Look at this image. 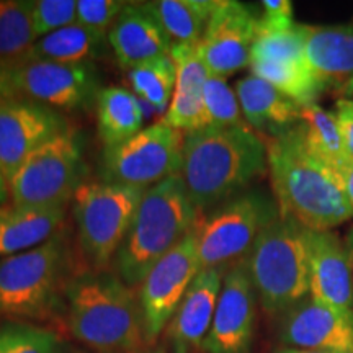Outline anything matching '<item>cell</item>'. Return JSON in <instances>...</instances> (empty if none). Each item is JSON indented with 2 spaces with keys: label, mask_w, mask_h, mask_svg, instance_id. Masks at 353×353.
Listing matches in <instances>:
<instances>
[{
  "label": "cell",
  "mask_w": 353,
  "mask_h": 353,
  "mask_svg": "<svg viewBox=\"0 0 353 353\" xmlns=\"http://www.w3.org/2000/svg\"><path fill=\"white\" fill-rule=\"evenodd\" d=\"M267 167V144L247 125L183 136L180 175L198 214L241 195Z\"/></svg>",
  "instance_id": "1"
},
{
  "label": "cell",
  "mask_w": 353,
  "mask_h": 353,
  "mask_svg": "<svg viewBox=\"0 0 353 353\" xmlns=\"http://www.w3.org/2000/svg\"><path fill=\"white\" fill-rule=\"evenodd\" d=\"M267 161L281 218L309 231H332L353 218L335 170L307 152L296 126L272 136Z\"/></svg>",
  "instance_id": "2"
},
{
  "label": "cell",
  "mask_w": 353,
  "mask_h": 353,
  "mask_svg": "<svg viewBox=\"0 0 353 353\" xmlns=\"http://www.w3.org/2000/svg\"><path fill=\"white\" fill-rule=\"evenodd\" d=\"M69 332L100 352H132L144 339L139 301L120 276L85 272L64 288Z\"/></svg>",
  "instance_id": "3"
},
{
  "label": "cell",
  "mask_w": 353,
  "mask_h": 353,
  "mask_svg": "<svg viewBox=\"0 0 353 353\" xmlns=\"http://www.w3.org/2000/svg\"><path fill=\"white\" fill-rule=\"evenodd\" d=\"M196 223L198 213L182 175L145 188L130 232L114 257L118 275L130 288L141 285L154 265L185 239Z\"/></svg>",
  "instance_id": "4"
},
{
  "label": "cell",
  "mask_w": 353,
  "mask_h": 353,
  "mask_svg": "<svg viewBox=\"0 0 353 353\" xmlns=\"http://www.w3.org/2000/svg\"><path fill=\"white\" fill-rule=\"evenodd\" d=\"M306 232L296 221L278 216L247 255V270L268 316H283L309 296Z\"/></svg>",
  "instance_id": "5"
},
{
  "label": "cell",
  "mask_w": 353,
  "mask_h": 353,
  "mask_svg": "<svg viewBox=\"0 0 353 353\" xmlns=\"http://www.w3.org/2000/svg\"><path fill=\"white\" fill-rule=\"evenodd\" d=\"M278 216L276 201L259 190L242 192L210 211L193 229L201 270L226 272L229 265L245 260L260 234Z\"/></svg>",
  "instance_id": "6"
},
{
  "label": "cell",
  "mask_w": 353,
  "mask_h": 353,
  "mask_svg": "<svg viewBox=\"0 0 353 353\" xmlns=\"http://www.w3.org/2000/svg\"><path fill=\"white\" fill-rule=\"evenodd\" d=\"M68 245L57 232L44 244L0 262V316L46 319L57 301Z\"/></svg>",
  "instance_id": "7"
},
{
  "label": "cell",
  "mask_w": 353,
  "mask_h": 353,
  "mask_svg": "<svg viewBox=\"0 0 353 353\" xmlns=\"http://www.w3.org/2000/svg\"><path fill=\"white\" fill-rule=\"evenodd\" d=\"M83 141L76 130L44 143L21 164L8 183L13 205L34 208H64L83 183Z\"/></svg>",
  "instance_id": "8"
},
{
  "label": "cell",
  "mask_w": 353,
  "mask_h": 353,
  "mask_svg": "<svg viewBox=\"0 0 353 353\" xmlns=\"http://www.w3.org/2000/svg\"><path fill=\"white\" fill-rule=\"evenodd\" d=\"M144 190L121 183L83 182L74 195V218L85 257L103 268L117 257L132 226Z\"/></svg>",
  "instance_id": "9"
},
{
  "label": "cell",
  "mask_w": 353,
  "mask_h": 353,
  "mask_svg": "<svg viewBox=\"0 0 353 353\" xmlns=\"http://www.w3.org/2000/svg\"><path fill=\"white\" fill-rule=\"evenodd\" d=\"M183 136L156 123L125 143L103 149L101 182L149 188L182 170Z\"/></svg>",
  "instance_id": "10"
},
{
  "label": "cell",
  "mask_w": 353,
  "mask_h": 353,
  "mask_svg": "<svg viewBox=\"0 0 353 353\" xmlns=\"http://www.w3.org/2000/svg\"><path fill=\"white\" fill-rule=\"evenodd\" d=\"M200 272L196 234L192 231L154 265L141 283L138 301L145 342L157 341Z\"/></svg>",
  "instance_id": "11"
},
{
  "label": "cell",
  "mask_w": 353,
  "mask_h": 353,
  "mask_svg": "<svg viewBox=\"0 0 353 353\" xmlns=\"http://www.w3.org/2000/svg\"><path fill=\"white\" fill-rule=\"evenodd\" d=\"M13 83L21 99L65 112L90 107L101 90L94 63L59 64L21 59L13 64Z\"/></svg>",
  "instance_id": "12"
},
{
  "label": "cell",
  "mask_w": 353,
  "mask_h": 353,
  "mask_svg": "<svg viewBox=\"0 0 353 353\" xmlns=\"http://www.w3.org/2000/svg\"><path fill=\"white\" fill-rule=\"evenodd\" d=\"M69 128L63 114L46 105L21 97L3 100L0 103V174L7 185L37 149Z\"/></svg>",
  "instance_id": "13"
},
{
  "label": "cell",
  "mask_w": 353,
  "mask_h": 353,
  "mask_svg": "<svg viewBox=\"0 0 353 353\" xmlns=\"http://www.w3.org/2000/svg\"><path fill=\"white\" fill-rule=\"evenodd\" d=\"M257 299L245 260H242L224 275L213 324L203 343V350L206 353H250Z\"/></svg>",
  "instance_id": "14"
},
{
  "label": "cell",
  "mask_w": 353,
  "mask_h": 353,
  "mask_svg": "<svg viewBox=\"0 0 353 353\" xmlns=\"http://www.w3.org/2000/svg\"><path fill=\"white\" fill-rule=\"evenodd\" d=\"M257 17L237 0H218L200 41L208 74L228 79L250 65V52L257 37Z\"/></svg>",
  "instance_id": "15"
},
{
  "label": "cell",
  "mask_w": 353,
  "mask_h": 353,
  "mask_svg": "<svg viewBox=\"0 0 353 353\" xmlns=\"http://www.w3.org/2000/svg\"><path fill=\"white\" fill-rule=\"evenodd\" d=\"M309 296L353 316V259L334 231H309Z\"/></svg>",
  "instance_id": "16"
},
{
  "label": "cell",
  "mask_w": 353,
  "mask_h": 353,
  "mask_svg": "<svg viewBox=\"0 0 353 353\" xmlns=\"http://www.w3.org/2000/svg\"><path fill=\"white\" fill-rule=\"evenodd\" d=\"M280 341L290 348L353 353V316L307 296L283 314Z\"/></svg>",
  "instance_id": "17"
},
{
  "label": "cell",
  "mask_w": 353,
  "mask_h": 353,
  "mask_svg": "<svg viewBox=\"0 0 353 353\" xmlns=\"http://www.w3.org/2000/svg\"><path fill=\"white\" fill-rule=\"evenodd\" d=\"M226 272L218 268L201 270L185 293L169 322L172 353H192L203 348L218 306Z\"/></svg>",
  "instance_id": "18"
},
{
  "label": "cell",
  "mask_w": 353,
  "mask_h": 353,
  "mask_svg": "<svg viewBox=\"0 0 353 353\" xmlns=\"http://www.w3.org/2000/svg\"><path fill=\"white\" fill-rule=\"evenodd\" d=\"M170 57L176 68V83L161 123L185 134L205 130L203 90L210 74L203 63L200 43H174Z\"/></svg>",
  "instance_id": "19"
},
{
  "label": "cell",
  "mask_w": 353,
  "mask_h": 353,
  "mask_svg": "<svg viewBox=\"0 0 353 353\" xmlns=\"http://www.w3.org/2000/svg\"><path fill=\"white\" fill-rule=\"evenodd\" d=\"M108 44L121 69L170 56L174 46L169 34L139 2H128L108 33Z\"/></svg>",
  "instance_id": "20"
},
{
  "label": "cell",
  "mask_w": 353,
  "mask_h": 353,
  "mask_svg": "<svg viewBox=\"0 0 353 353\" xmlns=\"http://www.w3.org/2000/svg\"><path fill=\"white\" fill-rule=\"evenodd\" d=\"M304 63L324 87L353 85V28L307 25Z\"/></svg>",
  "instance_id": "21"
},
{
  "label": "cell",
  "mask_w": 353,
  "mask_h": 353,
  "mask_svg": "<svg viewBox=\"0 0 353 353\" xmlns=\"http://www.w3.org/2000/svg\"><path fill=\"white\" fill-rule=\"evenodd\" d=\"M64 208L0 206V262L50 241L59 232Z\"/></svg>",
  "instance_id": "22"
},
{
  "label": "cell",
  "mask_w": 353,
  "mask_h": 353,
  "mask_svg": "<svg viewBox=\"0 0 353 353\" xmlns=\"http://www.w3.org/2000/svg\"><path fill=\"white\" fill-rule=\"evenodd\" d=\"M236 95L242 117L255 130L278 136L298 125L301 107L254 74L237 82Z\"/></svg>",
  "instance_id": "23"
},
{
  "label": "cell",
  "mask_w": 353,
  "mask_h": 353,
  "mask_svg": "<svg viewBox=\"0 0 353 353\" xmlns=\"http://www.w3.org/2000/svg\"><path fill=\"white\" fill-rule=\"evenodd\" d=\"M141 100L123 87H105L97 97V128L105 148H113L144 130Z\"/></svg>",
  "instance_id": "24"
},
{
  "label": "cell",
  "mask_w": 353,
  "mask_h": 353,
  "mask_svg": "<svg viewBox=\"0 0 353 353\" xmlns=\"http://www.w3.org/2000/svg\"><path fill=\"white\" fill-rule=\"evenodd\" d=\"M139 3L165 30L172 43H200L218 0H149Z\"/></svg>",
  "instance_id": "25"
},
{
  "label": "cell",
  "mask_w": 353,
  "mask_h": 353,
  "mask_svg": "<svg viewBox=\"0 0 353 353\" xmlns=\"http://www.w3.org/2000/svg\"><path fill=\"white\" fill-rule=\"evenodd\" d=\"M107 43L79 23H72L39 38L23 59L59 64L94 63L105 52Z\"/></svg>",
  "instance_id": "26"
},
{
  "label": "cell",
  "mask_w": 353,
  "mask_h": 353,
  "mask_svg": "<svg viewBox=\"0 0 353 353\" xmlns=\"http://www.w3.org/2000/svg\"><path fill=\"white\" fill-rule=\"evenodd\" d=\"M296 130L307 152L324 165L335 170L348 161L334 112H327L317 103L303 107Z\"/></svg>",
  "instance_id": "27"
},
{
  "label": "cell",
  "mask_w": 353,
  "mask_h": 353,
  "mask_svg": "<svg viewBox=\"0 0 353 353\" xmlns=\"http://www.w3.org/2000/svg\"><path fill=\"white\" fill-rule=\"evenodd\" d=\"M254 76L263 79L299 107L316 103L324 90V83L317 79L306 64H285L254 61L250 63Z\"/></svg>",
  "instance_id": "28"
},
{
  "label": "cell",
  "mask_w": 353,
  "mask_h": 353,
  "mask_svg": "<svg viewBox=\"0 0 353 353\" xmlns=\"http://www.w3.org/2000/svg\"><path fill=\"white\" fill-rule=\"evenodd\" d=\"M34 43L32 0H0V61L20 63Z\"/></svg>",
  "instance_id": "29"
},
{
  "label": "cell",
  "mask_w": 353,
  "mask_h": 353,
  "mask_svg": "<svg viewBox=\"0 0 353 353\" xmlns=\"http://www.w3.org/2000/svg\"><path fill=\"white\" fill-rule=\"evenodd\" d=\"M128 81L136 97L156 108L157 113H164L169 108L176 83L174 59L170 56H162L136 65L128 70Z\"/></svg>",
  "instance_id": "30"
},
{
  "label": "cell",
  "mask_w": 353,
  "mask_h": 353,
  "mask_svg": "<svg viewBox=\"0 0 353 353\" xmlns=\"http://www.w3.org/2000/svg\"><path fill=\"white\" fill-rule=\"evenodd\" d=\"M307 25L294 23L285 30H257L250 63L306 64L304 63V44H306Z\"/></svg>",
  "instance_id": "31"
},
{
  "label": "cell",
  "mask_w": 353,
  "mask_h": 353,
  "mask_svg": "<svg viewBox=\"0 0 353 353\" xmlns=\"http://www.w3.org/2000/svg\"><path fill=\"white\" fill-rule=\"evenodd\" d=\"M63 341L50 329L28 322L0 324V353H63Z\"/></svg>",
  "instance_id": "32"
},
{
  "label": "cell",
  "mask_w": 353,
  "mask_h": 353,
  "mask_svg": "<svg viewBox=\"0 0 353 353\" xmlns=\"http://www.w3.org/2000/svg\"><path fill=\"white\" fill-rule=\"evenodd\" d=\"M205 105V130L245 126L236 92L228 85L226 79L210 76L203 90Z\"/></svg>",
  "instance_id": "33"
},
{
  "label": "cell",
  "mask_w": 353,
  "mask_h": 353,
  "mask_svg": "<svg viewBox=\"0 0 353 353\" xmlns=\"http://www.w3.org/2000/svg\"><path fill=\"white\" fill-rule=\"evenodd\" d=\"M32 20L37 41L77 21V0H32Z\"/></svg>",
  "instance_id": "34"
},
{
  "label": "cell",
  "mask_w": 353,
  "mask_h": 353,
  "mask_svg": "<svg viewBox=\"0 0 353 353\" xmlns=\"http://www.w3.org/2000/svg\"><path fill=\"white\" fill-rule=\"evenodd\" d=\"M126 3L123 0H79L76 23L108 41L110 30Z\"/></svg>",
  "instance_id": "35"
},
{
  "label": "cell",
  "mask_w": 353,
  "mask_h": 353,
  "mask_svg": "<svg viewBox=\"0 0 353 353\" xmlns=\"http://www.w3.org/2000/svg\"><path fill=\"white\" fill-rule=\"evenodd\" d=\"M262 8L257 30H285L294 25L293 3L290 0H263Z\"/></svg>",
  "instance_id": "36"
},
{
  "label": "cell",
  "mask_w": 353,
  "mask_h": 353,
  "mask_svg": "<svg viewBox=\"0 0 353 353\" xmlns=\"http://www.w3.org/2000/svg\"><path fill=\"white\" fill-rule=\"evenodd\" d=\"M335 118H337L339 128L343 141L347 159L353 162V100L341 99L335 103Z\"/></svg>",
  "instance_id": "37"
},
{
  "label": "cell",
  "mask_w": 353,
  "mask_h": 353,
  "mask_svg": "<svg viewBox=\"0 0 353 353\" xmlns=\"http://www.w3.org/2000/svg\"><path fill=\"white\" fill-rule=\"evenodd\" d=\"M13 64L0 61V103L3 100L17 99L15 83H13Z\"/></svg>",
  "instance_id": "38"
},
{
  "label": "cell",
  "mask_w": 353,
  "mask_h": 353,
  "mask_svg": "<svg viewBox=\"0 0 353 353\" xmlns=\"http://www.w3.org/2000/svg\"><path fill=\"white\" fill-rule=\"evenodd\" d=\"M335 174H337L339 180H341L343 193H345L348 205H350V208L353 211V162H343L342 165H339L337 169H335Z\"/></svg>",
  "instance_id": "39"
},
{
  "label": "cell",
  "mask_w": 353,
  "mask_h": 353,
  "mask_svg": "<svg viewBox=\"0 0 353 353\" xmlns=\"http://www.w3.org/2000/svg\"><path fill=\"white\" fill-rule=\"evenodd\" d=\"M8 195H10V192H8V185L6 182V179L2 176V174H0V206L7 205Z\"/></svg>",
  "instance_id": "40"
},
{
  "label": "cell",
  "mask_w": 353,
  "mask_h": 353,
  "mask_svg": "<svg viewBox=\"0 0 353 353\" xmlns=\"http://www.w3.org/2000/svg\"><path fill=\"white\" fill-rule=\"evenodd\" d=\"M276 353H330V352H319V350H303V348H281Z\"/></svg>",
  "instance_id": "41"
},
{
  "label": "cell",
  "mask_w": 353,
  "mask_h": 353,
  "mask_svg": "<svg viewBox=\"0 0 353 353\" xmlns=\"http://www.w3.org/2000/svg\"><path fill=\"white\" fill-rule=\"evenodd\" d=\"M347 247H348V250H350V255H352V259H353V228H352V231L347 234Z\"/></svg>",
  "instance_id": "42"
},
{
  "label": "cell",
  "mask_w": 353,
  "mask_h": 353,
  "mask_svg": "<svg viewBox=\"0 0 353 353\" xmlns=\"http://www.w3.org/2000/svg\"><path fill=\"white\" fill-rule=\"evenodd\" d=\"M149 353H164V350H156V352H149Z\"/></svg>",
  "instance_id": "43"
}]
</instances>
